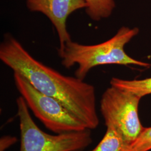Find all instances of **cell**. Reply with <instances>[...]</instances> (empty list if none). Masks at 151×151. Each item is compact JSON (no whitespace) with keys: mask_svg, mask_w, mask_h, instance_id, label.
<instances>
[{"mask_svg":"<svg viewBox=\"0 0 151 151\" xmlns=\"http://www.w3.org/2000/svg\"><path fill=\"white\" fill-rule=\"evenodd\" d=\"M0 60L38 91L60 101L87 129L97 128L99 119L93 85L76 76L63 75L36 60L9 33L0 44Z\"/></svg>","mask_w":151,"mask_h":151,"instance_id":"6da1fadb","label":"cell"},{"mask_svg":"<svg viewBox=\"0 0 151 151\" xmlns=\"http://www.w3.org/2000/svg\"><path fill=\"white\" fill-rule=\"evenodd\" d=\"M137 27H122L112 38L101 43L85 45L70 40L58 50L61 63L66 68L77 65L76 77L84 80L93 68L103 65H137L151 68V63L131 57L125 50L127 44L139 34Z\"/></svg>","mask_w":151,"mask_h":151,"instance_id":"7a4b0ae2","label":"cell"},{"mask_svg":"<svg viewBox=\"0 0 151 151\" xmlns=\"http://www.w3.org/2000/svg\"><path fill=\"white\" fill-rule=\"evenodd\" d=\"M16 104L20 131V151H81L91 144L90 129L49 134L33 120L22 96L17 99Z\"/></svg>","mask_w":151,"mask_h":151,"instance_id":"3957f363","label":"cell"},{"mask_svg":"<svg viewBox=\"0 0 151 151\" xmlns=\"http://www.w3.org/2000/svg\"><path fill=\"white\" fill-rule=\"evenodd\" d=\"M17 90L27 106L45 127L55 134L87 129L86 127L60 101L38 91L27 80L14 72Z\"/></svg>","mask_w":151,"mask_h":151,"instance_id":"277c9868","label":"cell"},{"mask_svg":"<svg viewBox=\"0 0 151 151\" xmlns=\"http://www.w3.org/2000/svg\"><path fill=\"white\" fill-rule=\"evenodd\" d=\"M141 99L132 92L110 85L100 100V111L106 127L113 128L129 144L144 128L138 113Z\"/></svg>","mask_w":151,"mask_h":151,"instance_id":"5b68a950","label":"cell"},{"mask_svg":"<svg viewBox=\"0 0 151 151\" xmlns=\"http://www.w3.org/2000/svg\"><path fill=\"white\" fill-rule=\"evenodd\" d=\"M26 5L29 11L43 14L52 23L60 41L58 50L72 40L67 27L68 17L87 6L85 0H26Z\"/></svg>","mask_w":151,"mask_h":151,"instance_id":"8992f818","label":"cell"},{"mask_svg":"<svg viewBox=\"0 0 151 151\" xmlns=\"http://www.w3.org/2000/svg\"><path fill=\"white\" fill-rule=\"evenodd\" d=\"M106 128L102 139L90 151H133L130 144L116 130L111 127Z\"/></svg>","mask_w":151,"mask_h":151,"instance_id":"52a82bcc","label":"cell"},{"mask_svg":"<svg viewBox=\"0 0 151 151\" xmlns=\"http://www.w3.org/2000/svg\"><path fill=\"white\" fill-rule=\"evenodd\" d=\"M110 85L132 92L140 97L151 94V77L141 80H124L113 77Z\"/></svg>","mask_w":151,"mask_h":151,"instance_id":"ba28073f","label":"cell"},{"mask_svg":"<svg viewBox=\"0 0 151 151\" xmlns=\"http://www.w3.org/2000/svg\"><path fill=\"white\" fill-rule=\"evenodd\" d=\"M87 7L85 11L92 20L99 22L112 15L116 7L114 0H85Z\"/></svg>","mask_w":151,"mask_h":151,"instance_id":"9c48e42d","label":"cell"},{"mask_svg":"<svg viewBox=\"0 0 151 151\" xmlns=\"http://www.w3.org/2000/svg\"><path fill=\"white\" fill-rule=\"evenodd\" d=\"M130 146L133 151L151 150V127L144 128Z\"/></svg>","mask_w":151,"mask_h":151,"instance_id":"30bf717a","label":"cell"},{"mask_svg":"<svg viewBox=\"0 0 151 151\" xmlns=\"http://www.w3.org/2000/svg\"><path fill=\"white\" fill-rule=\"evenodd\" d=\"M17 142L15 137L5 135L0 139V151H6Z\"/></svg>","mask_w":151,"mask_h":151,"instance_id":"8fae6325","label":"cell"}]
</instances>
